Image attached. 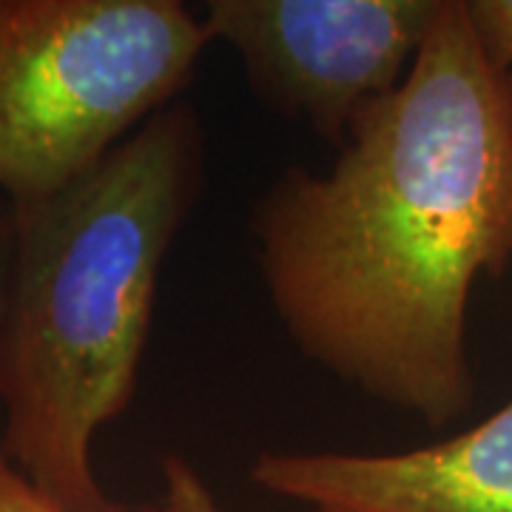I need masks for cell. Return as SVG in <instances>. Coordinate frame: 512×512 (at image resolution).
I'll use <instances>...</instances> for the list:
<instances>
[{"label":"cell","instance_id":"3957f363","mask_svg":"<svg viewBox=\"0 0 512 512\" xmlns=\"http://www.w3.org/2000/svg\"><path fill=\"white\" fill-rule=\"evenodd\" d=\"M177 0H0V191L52 197L174 106L208 46Z\"/></svg>","mask_w":512,"mask_h":512},{"label":"cell","instance_id":"ba28073f","mask_svg":"<svg viewBox=\"0 0 512 512\" xmlns=\"http://www.w3.org/2000/svg\"><path fill=\"white\" fill-rule=\"evenodd\" d=\"M0 512H66L0 450Z\"/></svg>","mask_w":512,"mask_h":512},{"label":"cell","instance_id":"7a4b0ae2","mask_svg":"<svg viewBox=\"0 0 512 512\" xmlns=\"http://www.w3.org/2000/svg\"><path fill=\"white\" fill-rule=\"evenodd\" d=\"M202 126L174 103L52 197L9 205L0 450L66 512H128L94 473L134 399L165 256L202 191Z\"/></svg>","mask_w":512,"mask_h":512},{"label":"cell","instance_id":"6da1fadb","mask_svg":"<svg viewBox=\"0 0 512 512\" xmlns=\"http://www.w3.org/2000/svg\"><path fill=\"white\" fill-rule=\"evenodd\" d=\"M256 262L305 359L430 427L473 402L467 311L512 262V74L464 0L325 171L288 168L256 200Z\"/></svg>","mask_w":512,"mask_h":512},{"label":"cell","instance_id":"9c48e42d","mask_svg":"<svg viewBox=\"0 0 512 512\" xmlns=\"http://www.w3.org/2000/svg\"><path fill=\"white\" fill-rule=\"evenodd\" d=\"M12 256H15V217L9 205H0V387H3V336H6Z\"/></svg>","mask_w":512,"mask_h":512},{"label":"cell","instance_id":"8992f818","mask_svg":"<svg viewBox=\"0 0 512 512\" xmlns=\"http://www.w3.org/2000/svg\"><path fill=\"white\" fill-rule=\"evenodd\" d=\"M140 512H237L220 504L202 476L180 456L163 458V495Z\"/></svg>","mask_w":512,"mask_h":512},{"label":"cell","instance_id":"277c9868","mask_svg":"<svg viewBox=\"0 0 512 512\" xmlns=\"http://www.w3.org/2000/svg\"><path fill=\"white\" fill-rule=\"evenodd\" d=\"M439 9L441 0H208L200 18L271 109L339 148L410 72Z\"/></svg>","mask_w":512,"mask_h":512},{"label":"cell","instance_id":"52a82bcc","mask_svg":"<svg viewBox=\"0 0 512 512\" xmlns=\"http://www.w3.org/2000/svg\"><path fill=\"white\" fill-rule=\"evenodd\" d=\"M481 49L501 72L512 74V0H464Z\"/></svg>","mask_w":512,"mask_h":512},{"label":"cell","instance_id":"5b68a950","mask_svg":"<svg viewBox=\"0 0 512 512\" xmlns=\"http://www.w3.org/2000/svg\"><path fill=\"white\" fill-rule=\"evenodd\" d=\"M262 493L311 512H512V399L453 439L404 453L262 450Z\"/></svg>","mask_w":512,"mask_h":512}]
</instances>
